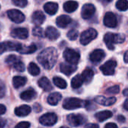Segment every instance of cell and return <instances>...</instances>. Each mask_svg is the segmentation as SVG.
Listing matches in <instances>:
<instances>
[{
  "mask_svg": "<svg viewBox=\"0 0 128 128\" xmlns=\"http://www.w3.org/2000/svg\"><path fill=\"white\" fill-rule=\"evenodd\" d=\"M57 121V116L56 114L49 112L43 114L39 118V122L44 126H53Z\"/></svg>",
  "mask_w": 128,
  "mask_h": 128,
  "instance_id": "8",
  "label": "cell"
},
{
  "mask_svg": "<svg viewBox=\"0 0 128 128\" xmlns=\"http://www.w3.org/2000/svg\"><path fill=\"white\" fill-rule=\"evenodd\" d=\"M28 72L31 76H36L40 73V69L35 62H30L28 66Z\"/></svg>",
  "mask_w": 128,
  "mask_h": 128,
  "instance_id": "30",
  "label": "cell"
},
{
  "mask_svg": "<svg viewBox=\"0 0 128 128\" xmlns=\"http://www.w3.org/2000/svg\"><path fill=\"white\" fill-rule=\"evenodd\" d=\"M13 67L18 72H24L25 70V66H24V64L20 60L18 61V62H16L14 65L13 66Z\"/></svg>",
  "mask_w": 128,
  "mask_h": 128,
  "instance_id": "38",
  "label": "cell"
},
{
  "mask_svg": "<svg viewBox=\"0 0 128 128\" xmlns=\"http://www.w3.org/2000/svg\"><path fill=\"white\" fill-rule=\"evenodd\" d=\"M6 112V108L4 105L2 104H0V115L5 114Z\"/></svg>",
  "mask_w": 128,
  "mask_h": 128,
  "instance_id": "43",
  "label": "cell"
},
{
  "mask_svg": "<svg viewBox=\"0 0 128 128\" xmlns=\"http://www.w3.org/2000/svg\"><path fill=\"white\" fill-rule=\"evenodd\" d=\"M106 56V53L102 49H96L90 54V60L91 62L97 63L101 62Z\"/></svg>",
  "mask_w": 128,
  "mask_h": 128,
  "instance_id": "13",
  "label": "cell"
},
{
  "mask_svg": "<svg viewBox=\"0 0 128 128\" xmlns=\"http://www.w3.org/2000/svg\"><path fill=\"white\" fill-rule=\"evenodd\" d=\"M5 94V91H4V88L0 85V97H2Z\"/></svg>",
  "mask_w": 128,
  "mask_h": 128,
  "instance_id": "48",
  "label": "cell"
},
{
  "mask_svg": "<svg viewBox=\"0 0 128 128\" xmlns=\"http://www.w3.org/2000/svg\"><path fill=\"white\" fill-rule=\"evenodd\" d=\"M37 50V47L36 46V44H32L30 46L27 47H22L21 50H20V54H32L34 53L36 50Z\"/></svg>",
  "mask_w": 128,
  "mask_h": 128,
  "instance_id": "33",
  "label": "cell"
},
{
  "mask_svg": "<svg viewBox=\"0 0 128 128\" xmlns=\"http://www.w3.org/2000/svg\"><path fill=\"white\" fill-rule=\"evenodd\" d=\"M45 36L48 39L54 41L60 37V32L54 26H48L45 30Z\"/></svg>",
  "mask_w": 128,
  "mask_h": 128,
  "instance_id": "18",
  "label": "cell"
},
{
  "mask_svg": "<svg viewBox=\"0 0 128 128\" xmlns=\"http://www.w3.org/2000/svg\"><path fill=\"white\" fill-rule=\"evenodd\" d=\"M18 61H20V59L15 55H9L6 59V62L10 66H14Z\"/></svg>",
  "mask_w": 128,
  "mask_h": 128,
  "instance_id": "34",
  "label": "cell"
},
{
  "mask_svg": "<svg viewBox=\"0 0 128 128\" xmlns=\"http://www.w3.org/2000/svg\"><path fill=\"white\" fill-rule=\"evenodd\" d=\"M57 50L53 48H47L43 50L38 56V61L45 70H51L57 61Z\"/></svg>",
  "mask_w": 128,
  "mask_h": 128,
  "instance_id": "1",
  "label": "cell"
},
{
  "mask_svg": "<svg viewBox=\"0 0 128 128\" xmlns=\"http://www.w3.org/2000/svg\"><path fill=\"white\" fill-rule=\"evenodd\" d=\"M97 37V32L93 28H89L84 31L80 36V42L83 45L88 44L90 42L94 40Z\"/></svg>",
  "mask_w": 128,
  "mask_h": 128,
  "instance_id": "5",
  "label": "cell"
},
{
  "mask_svg": "<svg viewBox=\"0 0 128 128\" xmlns=\"http://www.w3.org/2000/svg\"><path fill=\"white\" fill-rule=\"evenodd\" d=\"M119 91H120V87L118 85H114L106 89V93L108 94H117L119 93Z\"/></svg>",
  "mask_w": 128,
  "mask_h": 128,
  "instance_id": "36",
  "label": "cell"
},
{
  "mask_svg": "<svg viewBox=\"0 0 128 128\" xmlns=\"http://www.w3.org/2000/svg\"><path fill=\"white\" fill-rule=\"evenodd\" d=\"M67 120L70 125L73 126H78L82 125L85 122V118L82 114H70L67 116Z\"/></svg>",
  "mask_w": 128,
  "mask_h": 128,
  "instance_id": "10",
  "label": "cell"
},
{
  "mask_svg": "<svg viewBox=\"0 0 128 128\" xmlns=\"http://www.w3.org/2000/svg\"><path fill=\"white\" fill-rule=\"evenodd\" d=\"M99 1H100L103 4H108L111 2H112V0H99Z\"/></svg>",
  "mask_w": 128,
  "mask_h": 128,
  "instance_id": "49",
  "label": "cell"
},
{
  "mask_svg": "<svg viewBox=\"0 0 128 128\" xmlns=\"http://www.w3.org/2000/svg\"><path fill=\"white\" fill-rule=\"evenodd\" d=\"M53 82L57 88H59L60 89H65L67 87L66 82L63 78H60V77H54L53 78Z\"/></svg>",
  "mask_w": 128,
  "mask_h": 128,
  "instance_id": "29",
  "label": "cell"
},
{
  "mask_svg": "<svg viewBox=\"0 0 128 128\" xmlns=\"http://www.w3.org/2000/svg\"><path fill=\"white\" fill-rule=\"evenodd\" d=\"M44 10L46 13H48L50 15H54L56 13L58 10V5L56 2H47L44 6Z\"/></svg>",
  "mask_w": 128,
  "mask_h": 128,
  "instance_id": "21",
  "label": "cell"
},
{
  "mask_svg": "<svg viewBox=\"0 0 128 128\" xmlns=\"http://www.w3.org/2000/svg\"><path fill=\"white\" fill-rule=\"evenodd\" d=\"M32 34L35 36L42 38L44 36V32H43V30L40 26H36L32 30Z\"/></svg>",
  "mask_w": 128,
  "mask_h": 128,
  "instance_id": "37",
  "label": "cell"
},
{
  "mask_svg": "<svg viewBox=\"0 0 128 128\" xmlns=\"http://www.w3.org/2000/svg\"><path fill=\"white\" fill-rule=\"evenodd\" d=\"M31 108L27 105H22L19 107H17L14 110V113L17 116L24 117L27 116L31 112Z\"/></svg>",
  "mask_w": 128,
  "mask_h": 128,
  "instance_id": "19",
  "label": "cell"
},
{
  "mask_svg": "<svg viewBox=\"0 0 128 128\" xmlns=\"http://www.w3.org/2000/svg\"><path fill=\"white\" fill-rule=\"evenodd\" d=\"M78 36V32L76 30H71L68 32L67 33V37L71 41H74V40H76Z\"/></svg>",
  "mask_w": 128,
  "mask_h": 128,
  "instance_id": "35",
  "label": "cell"
},
{
  "mask_svg": "<svg viewBox=\"0 0 128 128\" xmlns=\"http://www.w3.org/2000/svg\"><path fill=\"white\" fill-rule=\"evenodd\" d=\"M71 22H72V19L70 18V17L64 14L59 16L56 20V25L60 28H66Z\"/></svg>",
  "mask_w": 128,
  "mask_h": 128,
  "instance_id": "16",
  "label": "cell"
},
{
  "mask_svg": "<svg viewBox=\"0 0 128 128\" xmlns=\"http://www.w3.org/2000/svg\"><path fill=\"white\" fill-rule=\"evenodd\" d=\"M112 116V112L111 111H108V110L99 112L96 113V114H95L96 119L100 122H102V121L110 118Z\"/></svg>",
  "mask_w": 128,
  "mask_h": 128,
  "instance_id": "25",
  "label": "cell"
},
{
  "mask_svg": "<svg viewBox=\"0 0 128 128\" xmlns=\"http://www.w3.org/2000/svg\"><path fill=\"white\" fill-rule=\"evenodd\" d=\"M22 47H23L22 44L18 42H10V41L0 42V54L9 50H16L20 52Z\"/></svg>",
  "mask_w": 128,
  "mask_h": 128,
  "instance_id": "6",
  "label": "cell"
},
{
  "mask_svg": "<svg viewBox=\"0 0 128 128\" xmlns=\"http://www.w3.org/2000/svg\"><path fill=\"white\" fill-rule=\"evenodd\" d=\"M11 35L16 38L26 39L29 36V32L26 28H15L12 31Z\"/></svg>",
  "mask_w": 128,
  "mask_h": 128,
  "instance_id": "14",
  "label": "cell"
},
{
  "mask_svg": "<svg viewBox=\"0 0 128 128\" xmlns=\"http://www.w3.org/2000/svg\"><path fill=\"white\" fill-rule=\"evenodd\" d=\"M124 128H126V127H124Z\"/></svg>",
  "mask_w": 128,
  "mask_h": 128,
  "instance_id": "53",
  "label": "cell"
},
{
  "mask_svg": "<svg viewBox=\"0 0 128 128\" xmlns=\"http://www.w3.org/2000/svg\"><path fill=\"white\" fill-rule=\"evenodd\" d=\"M26 78L23 76H15L13 78V85L15 88H19L25 85L26 83Z\"/></svg>",
  "mask_w": 128,
  "mask_h": 128,
  "instance_id": "28",
  "label": "cell"
},
{
  "mask_svg": "<svg viewBox=\"0 0 128 128\" xmlns=\"http://www.w3.org/2000/svg\"><path fill=\"white\" fill-rule=\"evenodd\" d=\"M83 80L81 77V76L79 75H77L75 77H73V78L72 79L71 81V85H72V88H74V89H77V88H79L82 84H83Z\"/></svg>",
  "mask_w": 128,
  "mask_h": 128,
  "instance_id": "31",
  "label": "cell"
},
{
  "mask_svg": "<svg viewBox=\"0 0 128 128\" xmlns=\"http://www.w3.org/2000/svg\"><path fill=\"white\" fill-rule=\"evenodd\" d=\"M30 123L28 121H22L18 124L15 126V128H30Z\"/></svg>",
  "mask_w": 128,
  "mask_h": 128,
  "instance_id": "40",
  "label": "cell"
},
{
  "mask_svg": "<svg viewBox=\"0 0 128 128\" xmlns=\"http://www.w3.org/2000/svg\"><path fill=\"white\" fill-rule=\"evenodd\" d=\"M77 70V66L73 65H69L65 62H62L60 64V71L66 76H70L72 73Z\"/></svg>",
  "mask_w": 128,
  "mask_h": 128,
  "instance_id": "17",
  "label": "cell"
},
{
  "mask_svg": "<svg viewBox=\"0 0 128 128\" xmlns=\"http://www.w3.org/2000/svg\"><path fill=\"white\" fill-rule=\"evenodd\" d=\"M127 76H128V72H127Z\"/></svg>",
  "mask_w": 128,
  "mask_h": 128,
  "instance_id": "52",
  "label": "cell"
},
{
  "mask_svg": "<svg viewBox=\"0 0 128 128\" xmlns=\"http://www.w3.org/2000/svg\"><path fill=\"white\" fill-rule=\"evenodd\" d=\"M60 128H69V127H67V126H62V127H60Z\"/></svg>",
  "mask_w": 128,
  "mask_h": 128,
  "instance_id": "51",
  "label": "cell"
},
{
  "mask_svg": "<svg viewBox=\"0 0 128 128\" xmlns=\"http://www.w3.org/2000/svg\"><path fill=\"white\" fill-rule=\"evenodd\" d=\"M32 20L33 24L38 26L44 23V21L45 20V16L43 14V12H42L41 11H36L32 14Z\"/></svg>",
  "mask_w": 128,
  "mask_h": 128,
  "instance_id": "20",
  "label": "cell"
},
{
  "mask_svg": "<svg viewBox=\"0 0 128 128\" xmlns=\"http://www.w3.org/2000/svg\"><path fill=\"white\" fill-rule=\"evenodd\" d=\"M13 3L18 7L24 8L27 5V0H12Z\"/></svg>",
  "mask_w": 128,
  "mask_h": 128,
  "instance_id": "39",
  "label": "cell"
},
{
  "mask_svg": "<svg viewBox=\"0 0 128 128\" xmlns=\"http://www.w3.org/2000/svg\"><path fill=\"white\" fill-rule=\"evenodd\" d=\"M81 77L83 80V82L88 84L91 82L94 77V71L90 69H86L83 71L82 74L81 75Z\"/></svg>",
  "mask_w": 128,
  "mask_h": 128,
  "instance_id": "27",
  "label": "cell"
},
{
  "mask_svg": "<svg viewBox=\"0 0 128 128\" xmlns=\"http://www.w3.org/2000/svg\"><path fill=\"white\" fill-rule=\"evenodd\" d=\"M124 60L125 62L128 63V50H126L125 52L124 55Z\"/></svg>",
  "mask_w": 128,
  "mask_h": 128,
  "instance_id": "46",
  "label": "cell"
},
{
  "mask_svg": "<svg viewBox=\"0 0 128 128\" xmlns=\"http://www.w3.org/2000/svg\"><path fill=\"white\" fill-rule=\"evenodd\" d=\"M104 128H118V126L114 123H108L105 125Z\"/></svg>",
  "mask_w": 128,
  "mask_h": 128,
  "instance_id": "41",
  "label": "cell"
},
{
  "mask_svg": "<svg viewBox=\"0 0 128 128\" xmlns=\"http://www.w3.org/2000/svg\"><path fill=\"white\" fill-rule=\"evenodd\" d=\"M6 124V120L2 118H0V128H3Z\"/></svg>",
  "mask_w": 128,
  "mask_h": 128,
  "instance_id": "44",
  "label": "cell"
},
{
  "mask_svg": "<svg viewBox=\"0 0 128 128\" xmlns=\"http://www.w3.org/2000/svg\"><path fill=\"white\" fill-rule=\"evenodd\" d=\"M123 94H124V96H128V88H126V89L124 90V91H123Z\"/></svg>",
  "mask_w": 128,
  "mask_h": 128,
  "instance_id": "50",
  "label": "cell"
},
{
  "mask_svg": "<svg viewBox=\"0 0 128 128\" xmlns=\"http://www.w3.org/2000/svg\"><path fill=\"white\" fill-rule=\"evenodd\" d=\"M84 128H99V126L96 124H88L85 125Z\"/></svg>",
  "mask_w": 128,
  "mask_h": 128,
  "instance_id": "42",
  "label": "cell"
},
{
  "mask_svg": "<svg viewBox=\"0 0 128 128\" xmlns=\"http://www.w3.org/2000/svg\"><path fill=\"white\" fill-rule=\"evenodd\" d=\"M38 86L43 89L44 91H50L52 90L53 87L47 77H42L38 80Z\"/></svg>",
  "mask_w": 128,
  "mask_h": 128,
  "instance_id": "22",
  "label": "cell"
},
{
  "mask_svg": "<svg viewBox=\"0 0 128 128\" xmlns=\"http://www.w3.org/2000/svg\"><path fill=\"white\" fill-rule=\"evenodd\" d=\"M123 108L126 110V111H128V98L124 101V104H123Z\"/></svg>",
  "mask_w": 128,
  "mask_h": 128,
  "instance_id": "45",
  "label": "cell"
},
{
  "mask_svg": "<svg viewBox=\"0 0 128 128\" xmlns=\"http://www.w3.org/2000/svg\"><path fill=\"white\" fill-rule=\"evenodd\" d=\"M115 6L120 11H126L128 9V1L127 0H118Z\"/></svg>",
  "mask_w": 128,
  "mask_h": 128,
  "instance_id": "32",
  "label": "cell"
},
{
  "mask_svg": "<svg viewBox=\"0 0 128 128\" xmlns=\"http://www.w3.org/2000/svg\"><path fill=\"white\" fill-rule=\"evenodd\" d=\"M61 99H62V95L60 93L57 92L51 93L48 96V102L51 106H56L61 100Z\"/></svg>",
  "mask_w": 128,
  "mask_h": 128,
  "instance_id": "24",
  "label": "cell"
},
{
  "mask_svg": "<svg viewBox=\"0 0 128 128\" xmlns=\"http://www.w3.org/2000/svg\"><path fill=\"white\" fill-rule=\"evenodd\" d=\"M88 102L83 101L82 100H80L78 98H75V97L67 98L63 101L62 107L67 110H72V109L82 108L84 106L85 107L87 106Z\"/></svg>",
  "mask_w": 128,
  "mask_h": 128,
  "instance_id": "3",
  "label": "cell"
},
{
  "mask_svg": "<svg viewBox=\"0 0 128 128\" xmlns=\"http://www.w3.org/2000/svg\"><path fill=\"white\" fill-rule=\"evenodd\" d=\"M95 12H96V8L94 5L85 4L84 6H83L82 9V17L85 20L89 19L94 14Z\"/></svg>",
  "mask_w": 128,
  "mask_h": 128,
  "instance_id": "12",
  "label": "cell"
},
{
  "mask_svg": "<svg viewBox=\"0 0 128 128\" xmlns=\"http://www.w3.org/2000/svg\"><path fill=\"white\" fill-rule=\"evenodd\" d=\"M36 96V93L35 90H33V89H32V88H30V89L26 90L25 91H24V92L21 93V94H20V98H21L23 100H25V101L32 100H33Z\"/></svg>",
  "mask_w": 128,
  "mask_h": 128,
  "instance_id": "23",
  "label": "cell"
},
{
  "mask_svg": "<svg viewBox=\"0 0 128 128\" xmlns=\"http://www.w3.org/2000/svg\"><path fill=\"white\" fill-rule=\"evenodd\" d=\"M63 57L70 64L73 66H76L80 60V54L79 53L72 48H66L63 52Z\"/></svg>",
  "mask_w": 128,
  "mask_h": 128,
  "instance_id": "4",
  "label": "cell"
},
{
  "mask_svg": "<svg viewBox=\"0 0 128 128\" xmlns=\"http://www.w3.org/2000/svg\"><path fill=\"white\" fill-rule=\"evenodd\" d=\"M7 14H8L9 19L16 24H20L24 22L25 20L24 14L19 10L12 9V10H9Z\"/></svg>",
  "mask_w": 128,
  "mask_h": 128,
  "instance_id": "9",
  "label": "cell"
},
{
  "mask_svg": "<svg viewBox=\"0 0 128 128\" xmlns=\"http://www.w3.org/2000/svg\"><path fill=\"white\" fill-rule=\"evenodd\" d=\"M117 120L120 122H124L125 120V118L123 116V115H118L117 117Z\"/></svg>",
  "mask_w": 128,
  "mask_h": 128,
  "instance_id": "47",
  "label": "cell"
},
{
  "mask_svg": "<svg viewBox=\"0 0 128 128\" xmlns=\"http://www.w3.org/2000/svg\"><path fill=\"white\" fill-rule=\"evenodd\" d=\"M104 42L109 50L114 49V44H120L125 41V36L122 34L108 32L104 36Z\"/></svg>",
  "mask_w": 128,
  "mask_h": 128,
  "instance_id": "2",
  "label": "cell"
},
{
  "mask_svg": "<svg viewBox=\"0 0 128 128\" xmlns=\"http://www.w3.org/2000/svg\"><path fill=\"white\" fill-rule=\"evenodd\" d=\"M104 25L109 28H114L117 26L118 21L115 14L112 12H107L103 18Z\"/></svg>",
  "mask_w": 128,
  "mask_h": 128,
  "instance_id": "11",
  "label": "cell"
},
{
  "mask_svg": "<svg viewBox=\"0 0 128 128\" xmlns=\"http://www.w3.org/2000/svg\"><path fill=\"white\" fill-rule=\"evenodd\" d=\"M94 101L102 106H109L113 105L115 102H116V98L114 96H111V97H105V96H96L94 99Z\"/></svg>",
  "mask_w": 128,
  "mask_h": 128,
  "instance_id": "15",
  "label": "cell"
},
{
  "mask_svg": "<svg viewBox=\"0 0 128 128\" xmlns=\"http://www.w3.org/2000/svg\"><path fill=\"white\" fill-rule=\"evenodd\" d=\"M78 7V4L76 1H68L66 2L63 5V8L66 12L68 13H72L75 12Z\"/></svg>",
  "mask_w": 128,
  "mask_h": 128,
  "instance_id": "26",
  "label": "cell"
},
{
  "mask_svg": "<svg viewBox=\"0 0 128 128\" xmlns=\"http://www.w3.org/2000/svg\"><path fill=\"white\" fill-rule=\"evenodd\" d=\"M116 66L117 62L114 60H110L102 65L100 67V70L105 76H112L114 73Z\"/></svg>",
  "mask_w": 128,
  "mask_h": 128,
  "instance_id": "7",
  "label": "cell"
}]
</instances>
